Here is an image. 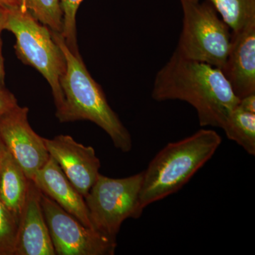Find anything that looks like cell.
<instances>
[{
  "mask_svg": "<svg viewBox=\"0 0 255 255\" xmlns=\"http://www.w3.org/2000/svg\"><path fill=\"white\" fill-rule=\"evenodd\" d=\"M152 97L187 102L195 109L201 127L221 129L240 100L221 69L176 51L156 74Z\"/></svg>",
  "mask_w": 255,
  "mask_h": 255,
  "instance_id": "6da1fadb",
  "label": "cell"
},
{
  "mask_svg": "<svg viewBox=\"0 0 255 255\" xmlns=\"http://www.w3.org/2000/svg\"><path fill=\"white\" fill-rule=\"evenodd\" d=\"M51 31L66 62L65 73L60 80L65 102L63 108L56 112L57 118L62 123L90 121L110 135L119 150L124 152L131 150L130 132L111 108L105 92L92 78L80 55L70 50L61 33Z\"/></svg>",
  "mask_w": 255,
  "mask_h": 255,
  "instance_id": "7a4b0ae2",
  "label": "cell"
},
{
  "mask_svg": "<svg viewBox=\"0 0 255 255\" xmlns=\"http://www.w3.org/2000/svg\"><path fill=\"white\" fill-rule=\"evenodd\" d=\"M221 142L216 130L202 128L164 146L143 171L140 208L144 210L182 189L213 157Z\"/></svg>",
  "mask_w": 255,
  "mask_h": 255,
  "instance_id": "3957f363",
  "label": "cell"
},
{
  "mask_svg": "<svg viewBox=\"0 0 255 255\" xmlns=\"http://www.w3.org/2000/svg\"><path fill=\"white\" fill-rule=\"evenodd\" d=\"M4 30L14 33L18 58L44 77L51 88L57 112L61 110L65 97L60 80L66 62L61 48L52 36L51 30L21 8L9 10Z\"/></svg>",
  "mask_w": 255,
  "mask_h": 255,
  "instance_id": "277c9868",
  "label": "cell"
},
{
  "mask_svg": "<svg viewBox=\"0 0 255 255\" xmlns=\"http://www.w3.org/2000/svg\"><path fill=\"white\" fill-rule=\"evenodd\" d=\"M182 31L175 51L184 58L222 69L232 31L208 0H180Z\"/></svg>",
  "mask_w": 255,
  "mask_h": 255,
  "instance_id": "5b68a950",
  "label": "cell"
},
{
  "mask_svg": "<svg viewBox=\"0 0 255 255\" xmlns=\"http://www.w3.org/2000/svg\"><path fill=\"white\" fill-rule=\"evenodd\" d=\"M142 179L143 172L119 179L99 174L85 197L95 231L117 240L126 220L141 216L143 210L140 206V192Z\"/></svg>",
  "mask_w": 255,
  "mask_h": 255,
  "instance_id": "8992f818",
  "label": "cell"
},
{
  "mask_svg": "<svg viewBox=\"0 0 255 255\" xmlns=\"http://www.w3.org/2000/svg\"><path fill=\"white\" fill-rule=\"evenodd\" d=\"M41 202L55 255L115 254L117 240L87 227L42 192Z\"/></svg>",
  "mask_w": 255,
  "mask_h": 255,
  "instance_id": "52a82bcc",
  "label": "cell"
},
{
  "mask_svg": "<svg viewBox=\"0 0 255 255\" xmlns=\"http://www.w3.org/2000/svg\"><path fill=\"white\" fill-rule=\"evenodd\" d=\"M28 109L16 106L0 117V136L29 180L46 164L50 155L45 138L32 129Z\"/></svg>",
  "mask_w": 255,
  "mask_h": 255,
  "instance_id": "ba28073f",
  "label": "cell"
},
{
  "mask_svg": "<svg viewBox=\"0 0 255 255\" xmlns=\"http://www.w3.org/2000/svg\"><path fill=\"white\" fill-rule=\"evenodd\" d=\"M45 143L50 157L85 198L100 174L101 162L95 149L79 143L68 135L45 138Z\"/></svg>",
  "mask_w": 255,
  "mask_h": 255,
  "instance_id": "9c48e42d",
  "label": "cell"
},
{
  "mask_svg": "<svg viewBox=\"0 0 255 255\" xmlns=\"http://www.w3.org/2000/svg\"><path fill=\"white\" fill-rule=\"evenodd\" d=\"M221 70L239 100L255 93V20L232 32L231 47Z\"/></svg>",
  "mask_w": 255,
  "mask_h": 255,
  "instance_id": "30bf717a",
  "label": "cell"
},
{
  "mask_svg": "<svg viewBox=\"0 0 255 255\" xmlns=\"http://www.w3.org/2000/svg\"><path fill=\"white\" fill-rule=\"evenodd\" d=\"M41 191L31 180L18 223L14 255H55L54 248L43 215Z\"/></svg>",
  "mask_w": 255,
  "mask_h": 255,
  "instance_id": "8fae6325",
  "label": "cell"
},
{
  "mask_svg": "<svg viewBox=\"0 0 255 255\" xmlns=\"http://www.w3.org/2000/svg\"><path fill=\"white\" fill-rule=\"evenodd\" d=\"M32 182L60 207L87 227L92 228L85 198L70 182L53 157L35 174Z\"/></svg>",
  "mask_w": 255,
  "mask_h": 255,
  "instance_id": "7c38bea8",
  "label": "cell"
},
{
  "mask_svg": "<svg viewBox=\"0 0 255 255\" xmlns=\"http://www.w3.org/2000/svg\"><path fill=\"white\" fill-rule=\"evenodd\" d=\"M29 181L6 147L0 161V199L18 223L26 202Z\"/></svg>",
  "mask_w": 255,
  "mask_h": 255,
  "instance_id": "4fadbf2b",
  "label": "cell"
},
{
  "mask_svg": "<svg viewBox=\"0 0 255 255\" xmlns=\"http://www.w3.org/2000/svg\"><path fill=\"white\" fill-rule=\"evenodd\" d=\"M229 140L241 146L249 155H255V114L242 110L238 105L223 128Z\"/></svg>",
  "mask_w": 255,
  "mask_h": 255,
  "instance_id": "5bb4252c",
  "label": "cell"
},
{
  "mask_svg": "<svg viewBox=\"0 0 255 255\" xmlns=\"http://www.w3.org/2000/svg\"><path fill=\"white\" fill-rule=\"evenodd\" d=\"M201 1V0H196ZM231 31H239L255 20V0H208Z\"/></svg>",
  "mask_w": 255,
  "mask_h": 255,
  "instance_id": "9a60e30c",
  "label": "cell"
},
{
  "mask_svg": "<svg viewBox=\"0 0 255 255\" xmlns=\"http://www.w3.org/2000/svg\"><path fill=\"white\" fill-rule=\"evenodd\" d=\"M25 7L37 21L51 31L62 33L63 14L60 0H25Z\"/></svg>",
  "mask_w": 255,
  "mask_h": 255,
  "instance_id": "2e32d148",
  "label": "cell"
},
{
  "mask_svg": "<svg viewBox=\"0 0 255 255\" xmlns=\"http://www.w3.org/2000/svg\"><path fill=\"white\" fill-rule=\"evenodd\" d=\"M18 222L0 199V255H14Z\"/></svg>",
  "mask_w": 255,
  "mask_h": 255,
  "instance_id": "e0dca14e",
  "label": "cell"
},
{
  "mask_svg": "<svg viewBox=\"0 0 255 255\" xmlns=\"http://www.w3.org/2000/svg\"><path fill=\"white\" fill-rule=\"evenodd\" d=\"M83 0H60L63 14V36L69 48L75 54L80 55L77 45L76 14Z\"/></svg>",
  "mask_w": 255,
  "mask_h": 255,
  "instance_id": "ac0fdd59",
  "label": "cell"
},
{
  "mask_svg": "<svg viewBox=\"0 0 255 255\" xmlns=\"http://www.w3.org/2000/svg\"><path fill=\"white\" fill-rule=\"evenodd\" d=\"M18 105L16 97L5 87L0 88V117Z\"/></svg>",
  "mask_w": 255,
  "mask_h": 255,
  "instance_id": "d6986e66",
  "label": "cell"
},
{
  "mask_svg": "<svg viewBox=\"0 0 255 255\" xmlns=\"http://www.w3.org/2000/svg\"><path fill=\"white\" fill-rule=\"evenodd\" d=\"M238 107L246 112L255 114V93L243 97L239 100Z\"/></svg>",
  "mask_w": 255,
  "mask_h": 255,
  "instance_id": "ffe728a7",
  "label": "cell"
},
{
  "mask_svg": "<svg viewBox=\"0 0 255 255\" xmlns=\"http://www.w3.org/2000/svg\"><path fill=\"white\" fill-rule=\"evenodd\" d=\"M0 6H2L7 9L21 8L23 10L22 0H0Z\"/></svg>",
  "mask_w": 255,
  "mask_h": 255,
  "instance_id": "44dd1931",
  "label": "cell"
},
{
  "mask_svg": "<svg viewBox=\"0 0 255 255\" xmlns=\"http://www.w3.org/2000/svg\"><path fill=\"white\" fill-rule=\"evenodd\" d=\"M9 10L6 8L0 6V33L4 30L5 25H6V20L9 14Z\"/></svg>",
  "mask_w": 255,
  "mask_h": 255,
  "instance_id": "7402d4cb",
  "label": "cell"
},
{
  "mask_svg": "<svg viewBox=\"0 0 255 255\" xmlns=\"http://www.w3.org/2000/svg\"><path fill=\"white\" fill-rule=\"evenodd\" d=\"M4 71L3 65L2 54H1V40L0 38V88L4 87Z\"/></svg>",
  "mask_w": 255,
  "mask_h": 255,
  "instance_id": "603a6c76",
  "label": "cell"
},
{
  "mask_svg": "<svg viewBox=\"0 0 255 255\" xmlns=\"http://www.w3.org/2000/svg\"><path fill=\"white\" fill-rule=\"evenodd\" d=\"M5 150H6V146H5L2 139H1V136H0V161H1V157H2Z\"/></svg>",
  "mask_w": 255,
  "mask_h": 255,
  "instance_id": "cb8c5ba5",
  "label": "cell"
},
{
  "mask_svg": "<svg viewBox=\"0 0 255 255\" xmlns=\"http://www.w3.org/2000/svg\"><path fill=\"white\" fill-rule=\"evenodd\" d=\"M23 1V11H27V10L26 9V7H25V0H22Z\"/></svg>",
  "mask_w": 255,
  "mask_h": 255,
  "instance_id": "d4e9b609",
  "label": "cell"
}]
</instances>
